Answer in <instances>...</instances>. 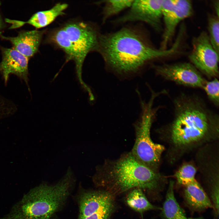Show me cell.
Instances as JSON below:
<instances>
[{
	"label": "cell",
	"mask_w": 219,
	"mask_h": 219,
	"mask_svg": "<svg viewBox=\"0 0 219 219\" xmlns=\"http://www.w3.org/2000/svg\"><path fill=\"white\" fill-rule=\"evenodd\" d=\"M180 46L176 40L169 49H155L148 43L142 33L125 27L99 34L97 51L110 69L118 74L126 75L137 73L150 61L178 54Z\"/></svg>",
	"instance_id": "cell-1"
},
{
	"label": "cell",
	"mask_w": 219,
	"mask_h": 219,
	"mask_svg": "<svg viewBox=\"0 0 219 219\" xmlns=\"http://www.w3.org/2000/svg\"><path fill=\"white\" fill-rule=\"evenodd\" d=\"M94 178L100 185L119 192L137 188L159 192L163 183L158 173L141 163L130 152L105 161L98 168Z\"/></svg>",
	"instance_id": "cell-2"
},
{
	"label": "cell",
	"mask_w": 219,
	"mask_h": 219,
	"mask_svg": "<svg viewBox=\"0 0 219 219\" xmlns=\"http://www.w3.org/2000/svg\"><path fill=\"white\" fill-rule=\"evenodd\" d=\"M71 173L53 185L42 184L30 190L0 219H50L69 195Z\"/></svg>",
	"instance_id": "cell-3"
},
{
	"label": "cell",
	"mask_w": 219,
	"mask_h": 219,
	"mask_svg": "<svg viewBox=\"0 0 219 219\" xmlns=\"http://www.w3.org/2000/svg\"><path fill=\"white\" fill-rule=\"evenodd\" d=\"M171 137L177 145L196 141L207 131L213 115L197 98L182 95L174 102Z\"/></svg>",
	"instance_id": "cell-4"
},
{
	"label": "cell",
	"mask_w": 219,
	"mask_h": 219,
	"mask_svg": "<svg viewBox=\"0 0 219 219\" xmlns=\"http://www.w3.org/2000/svg\"><path fill=\"white\" fill-rule=\"evenodd\" d=\"M155 99L154 97L151 96L147 104L141 102L142 113L134 125L135 140L130 152L141 163L156 172L165 148L161 144L155 143L150 136L151 126L158 109L153 107Z\"/></svg>",
	"instance_id": "cell-5"
},
{
	"label": "cell",
	"mask_w": 219,
	"mask_h": 219,
	"mask_svg": "<svg viewBox=\"0 0 219 219\" xmlns=\"http://www.w3.org/2000/svg\"><path fill=\"white\" fill-rule=\"evenodd\" d=\"M63 28L71 45L73 59L80 65L88 53L97 51L99 34L92 26L82 22L69 23Z\"/></svg>",
	"instance_id": "cell-6"
},
{
	"label": "cell",
	"mask_w": 219,
	"mask_h": 219,
	"mask_svg": "<svg viewBox=\"0 0 219 219\" xmlns=\"http://www.w3.org/2000/svg\"><path fill=\"white\" fill-rule=\"evenodd\" d=\"M192 50L189 56L192 64L209 77L219 75V53L210 42L208 34L201 32L193 39Z\"/></svg>",
	"instance_id": "cell-7"
},
{
	"label": "cell",
	"mask_w": 219,
	"mask_h": 219,
	"mask_svg": "<svg viewBox=\"0 0 219 219\" xmlns=\"http://www.w3.org/2000/svg\"><path fill=\"white\" fill-rule=\"evenodd\" d=\"M162 0H133L126 13L113 23L121 24L141 22L152 27L156 31L162 30Z\"/></svg>",
	"instance_id": "cell-8"
},
{
	"label": "cell",
	"mask_w": 219,
	"mask_h": 219,
	"mask_svg": "<svg viewBox=\"0 0 219 219\" xmlns=\"http://www.w3.org/2000/svg\"><path fill=\"white\" fill-rule=\"evenodd\" d=\"M193 12L192 3L190 0H162V19L164 27L160 49H167L178 25L190 16Z\"/></svg>",
	"instance_id": "cell-9"
},
{
	"label": "cell",
	"mask_w": 219,
	"mask_h": 219,
	"mask_svg": "<svg viewBox=\"0 0 219 219\" xmlns=\"http://www.w3.org/2000/svg\"><path fill=\"white\" fill-rule=\"evenodd\" d=\"M113 206V198L109 192H85L79 199L78 219H109Z\"/></svg>",
	"instance_id": "cell-10"
},
{
	"label": "cell",
	"mask_w": 219,
	"mask_h": 219,
	"mask_svg": "<svg viewBox=\"0 0 219 219\" xmlns=\"http://www.w3.org/2000/svg\"><path fill=\"white\" fill-rule=\"evenodd\" d=\"M153 68L158 75L180 85L203 88L207 81L197 69L188 63L153 65Z\"/></svg>",
	"instance_id": "cell-11"
},
{
	"label": "cell",
	"mask_w": 219,
	"mask_h": 219,
	"mask_svg": "<svg viewBox=\"0 0 219 219\" xmlns=\"http://www.w3.org/2000/svg\"><path fill=\"white\" fill-rule=\"evenodd\" d=\"M2 59L0 62V74L7 84L10 76L14 75L28 85L29 59L12 48H2Z\"/></svg>",
	"instance_id": "cell-12"
},
{
	"label": "cell",
	"mask_w": 219,
	"mask_h": 219,
	"mask_svg": "<svg viewBox=\"0 0 219 219\" xmlns=\"http://www.w3.org/2000/svg\"><path fill=\"white\" fill-rule=\"evenodd\" d=\"M43 32L37 30L20 32L16 37H6L0 34L2 38L10 42L13 48L28 58L37 51Z\"/></svg>",
	"instance_id": "cell-13"
},
{
	"label": "cell",
	"mask_w": 219,
	"mask_h": 219,
	"mask_svg": "<svg viewBox=\"0 0 219 219\" xmlns=\"http://www.w3.org/2000/svg\"><path fill=\"white\" fill-rule=\"evenodd\" d=\"M66 3H58L51 9L38 12L26 21L5 19V21L11 24L9 28L13 29L20 27L25 24H30L36 28L45 27L52 23L58 16L64 14V11L67 8Z\"/></svg>",
	"instance_id": "cell-14"
},
{
	"label": "cell",
	"mask_w": 219,
	"mask_h": 219,
	"mask_svg": "<svg viewBox=\"0 0 219 219\" xmlns=\"http://www.w3.org/2000/svg\"><path fill=\"white\" fill-rule=\"evenodd\" d=\"M184 186V199L190 209L195 212H200L213 208L209 196L196 180Z\"/></svg>",
	"instance_id": "cell-15"
},
{
	"label": "cell",
	"mask_w": 219,
	"mask_h": 219,
	"mask_svg": "<svg viewBox=\"0 0 219 219\" xmlns=\"http://www.w3.org/2000/svg\"><path fill=\"white\" fill-rule=\"evenodd\" d=\"M174 186V182L171 181L161 209V217L162 219H189L175 197Z\"/></svg>",
	"instance_id": "cell-16"
},
{
	"label": "cell",
	"mask_w": 219,
	"mask_h": 219,
	"mask_svg": "<svg viewBox=\"0 0 219 219\" xmlns=\"http://www.w3.org/2000/svg\"><path fill=\"white\" fill-rule=\"evenodd\" d=\"M140 188L132 189L128 194L126 203L134 210L140 213L147 211L161 209L152 204L148 200Z\"/></svg>",
	"instance_id": "cell-17"
},
{
	"label": "cell",
	"mask_w": 219,
	"mask_h": 219,
	"mask_svg": "<svg viewBox=\"0 0 219 219\" xmlns=\"http://www.w3.org/2000/svg\"><path fill=\"white\" fill-rule=\"evenodd\" d=\"M133 0H108L101 1L98 3L104 4L103 11V22L105 23L111 17L124 10L128 9Z\"/></svg>",
	"instance_id": "cell-18"
},
{
	"label": "cell",
	"mask_w": 219,
	"mask_h": 219,
	"mask_svg": "<svg viewBox=\"0 0 219 219\" xmlns=\"http://www.w3.org/2000/svg\"><path fill=\"white\" fill-rule=\"evenodd\" d=\"M51 39L65 52L70 59H73L74 54L71 45L68 35L63 27L54 32Z\"/></svg>",
	"instance_id": "cell-19"
},
{
	"label": "cell",
	"mask_w": 219,
	"mask_h": 219,
	"mask_svg": "<svg viewBox=\"0 0 219 219\" xmlns=\"http://www.w3.org/2000/svg\"><path fill=\"white\" fill-rule=\"evenodd\" d=\"M219 17L209 15L208 17V36L215 50L219 53Z\"/></svg>",
	"instance_id": "cell-20"
},
{
	"label": "cell",
	"mask_w": 219,
	"mask_h": 219,
	"mask_svg": "<svg viewBox=\"0 0 219 219\" xmlns=\"http://www.w3.org/2000/svg\"><path fill=\"white\" fill-rule=\"evenodd\" d=\"M195 168L192 165L187 164L182 166L176 173L175 176L178 182L184 186L196 181Z\"/></svg>",
	"instance_id": "cell-21"
},
{
	"label": "cell",
	"mask_w": 219,
	"mask_h": 219,
	"mask_svg": "<svg viewBox=\"0 0 219 219\" xmlns=\"http://www.w3.org/2000/svg\"><path fill=\"white\" fill-rule=\"evenodd\" d=\"M203 89H204L209 99L216 106L219 102V82L215 78L213 80L206 81Z\"/></svg>",
	"instance_id": "cell-22"
},
{
	"label": "cell",
	"mask_w": 219,
	"mask_h": 219,
	"mask_svg": "<svg viewBox=\"0 0 219 219\" xmlns=\"http://www.w3.org/2000/svg\"><path fill=\"white\" fill-rule=\"evenodd\" d=\"M13 111L11 101L0 94V119L12 115Z\"/></svg>",
	"instance_id": "cell-23"
},
{
	"label": "cell",
	"mask_w": 219,
	"mask_h": 219,
	"mask_svg": "<svg viewBox=\"0 0 219 219\" xmlns=\"http://www.w3.org/2000/svg\"><path fill=\"white\" fill-rule=\"evenodd\" d=\"M213 5L216 13L215 15L219 17V1L218 0L214 1V2H213Z\"/></svg>",
	"instance_id": "cell-24"
},
{
	"label": "cell",
	"mask_w": 219,
	"mask_h": 219,
	"mask_svg": "<svg viewBox=\"0 0 219 219\" xmlns=\"http://www.w3.org/2000/svg\"><path fill=\"white\" fill-rule=\"evenodd\" d=\"M3 23L2 18L0 15V30L2 29L3 27Z\"/></svg>",
	"instance_id": "cell-25"
},
{
	"label": "cell",
	"mask_w": 219,
	"mask_h": 219,
	"mask_svg": "<svg viewBox=\"0 0 219 219\" xmlns=\"http://www.w3.org/2000/svg\"><path fill=\"white\" fill-rule=\"evenodd\" d=\"M189 219H203L202 218L198 217V218H188Z\"/></svg>",
	"instance_id": "cell-26"
}]
</instances>
